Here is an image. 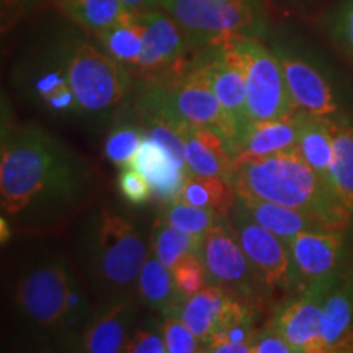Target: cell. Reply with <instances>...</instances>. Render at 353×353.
<instances>
[{"label":"cell","instance_id":"obj_36","mask_svg":"<svg viewBox=\"0 0 353 353\" xmlns=\"http://www.w3.org/2000/svg\"><path fill=\"white\" fill-rule=\"evenodd\" d=\"M125 353H167L162 321L148 319L138 322L128 339Z\"/></svg>","mask_w":353,"mask_h":353},{"label":"cell","instance_id":"obj_31","mask_svg":"<svg viewBox=\"0 0 353 353\" xmlns=\"http://www.w3.org/2000/svg\"><path fill=\"white\" fill-rule=\"evenodd\" d=\"M203 237L180 231L169 223L157 218L151 231V254L167 267L174 268L188 254L200 255Z\"/></svg>","mask_w":353,"mask_h":353},{"label":"cell","instance_id":"obj_5","mask_svg":"<svg viewBox=\"0 0 353 353\" xmlns=\"http://www.w3.org/2000/svg\"><path fill=\"white\" fill-rule=\"evenodd\" d=\"M56 48L81 107L83 130L107 132L132 105L134 77L100 44L81 34H68Z\"/></svg>","mask_w":353,"mask_h":353},{"label":"cell","instance_id":"obj_26","mask_svg":"<svg viewBox=\"0 0 353 353\" xmlns=\"http://www.w3.org/2000/svg\"><path fill=\"white\" fill-rule=\"evenodd\" d=\"M334 123L304 114L296 151L325 182L332 185L330 170L334 162ZM334 187V185H332Z\"/></svg>","mask_w":353,"mask_h":353},{"label":"cell","instance_id":"obj_19","mask_svg":"<svg viewBox=\"0 0 353 353\" xmlns=\"http://www.w3.org/2000/svg\"><path fill=\"white\" fill-rule=\"evenodd\" d=\"M303 118L304 113L294 112L275 120L252 123L237 148L234 164L237 167L273 154L294 151L301 132Z\"/></svg>","mask_w":353,"mask_h":353},{"label":"cell","instance_id":"obj_40","mask_svg":"<svg viewBox=\"0 0 353 353\" xmlns=\"http://www.w3.org/2000/svg\"><path fill=\"white\" fill-rule=\"evenodd\" d=\"M12 232H15L13 231L12 224L8 223L3 216H0V241H2V244H6V242L10 241Z\"/></svg>","mask_w":353,"mask_h":353},{"label":"cell","instance_id":"obj_33","mask_svg":"<svg viewBox=\"0 0 353 353\" xmlns=\"http://www.w3.org/2000/svg\"><path fill=\"white\" fill-rule=\"evenodd\" d=\"M324 28L330 43L353 63V0H341L325 15Z\"/></svg>","mask_w":353,"mask_h":353},{"label":"cell","instance_id":"obj_11","mask_svg":"<svg viewBox=\"0 0 353 353\" xmlns=\"http://www.w3.org/2000/svg\"><path fill=\"white\" fill-rule=\"evenodd\" d=\"M200 257L211 285L228 290L259 311L270 307L228 218H221L203 237Z\"/></svg>","mask_w":353,"mask_h":353},{"label":"cell","instance_id":"obj_39","mask_svg":"<svg viewBox=\"0 0 353 353\" xmlns=\"http://www.w3.org/2000/svg\"><path fill=\"white\" fill-rule=\"evenodd\" d=\"M128 10L131 12H144L151 8H161L162 0H120Z\"/></svg>","mask_w":353,"mask_h":353},{"label":"cell","instance_id":"obj_13","mask_svg":"<svg viewBox=\"0 0 353 353\" xmlns=\"http://www.w3.org/2000/svg\"><path fill=\"white\" fill-rule=\"evenodd\" d=\"M198 59L208 72L211 87L218 97L228 121V141L234 156L241 141L252 126L247 110V81L241 56L232 41L198 51Z\"/></svg>","mask_w":353,"mask_h":353},{"label":"cell","instance_id":"obj_25","mask_svg":"<svg viewBox=\"0 0 353 353\" xmlns=\"http://www.w3.org/2000/svg\"><path fill=\"white\" fill-rule=\"evenodd\" d=\"M95 38L117 63H120L132 77H136L144 48L143 23L138 12H131L118 23L95 33Z\"/></svg>","mask_w":353,"mask_h":353},{"label":"cell","instance_id":"obj_8","mask_svg":"<svg viewBox=\"0 0 353 353\" xmlns=\"http://www.w3.org/2000/svg\"><path fill=\"white\" fill-rule=\"evenodd\" d=\"M228 219L270 306H280L294 296V268L288 244L255 223L236 198Z\"/></svg>","mask_w":353,"mask_h":353},{"label":"cell","instance_id":"obj_28","mask_svg":"<svg viewBox=\"0 0 353 353\" xmlns=\"http://www.w3.org/2000/svg\"><path fill=\"white\" fill-rule=\"evenodd\" d=\"M52 2L70 21L94 34L118 23L131 13L120 0H52Z\"/></svg>","mask_w":353,"mask_h":353},{"label":"cell","instance_id":"obj_37","mask_svg":"<svg viewBox=\"0 0 353 353\" xmlns=\"http://www.w3.org/2000/svg\"><path fill=\"white\" fill-rule=\"evenodd\" d=\"M118 188H120L123 200L130 203V205L139 206L154 200L151 183H149L148 179L132 165L123 167L120 170Z\"/></svg>","mask_w":353,"mask_h":353},{"label":"cell","instance_id":"obj_6","mask_svg":"<svg viewBox=\"0 0 353 353\" xmlns=\"http://www.w3.org/2000/svg\"><path fill=\"white\" fill-rule=\"evenodd\" d=\"M272 50L298 112L334 125L353 123V83L325 57L293 39L278 38Z\"/></svg>","mask_w":353,"mask_h":353},{"label":"cell","instance_id":"obj_30","mask_svg":"<svg viewBox=\"0 0 353 353\" xmlns=\"http://www.w3.org/2000/svg\"><path fill=\"white\" fill-rule=\"evenodd\" d=\"M330 179L339 200L345 206L353 221V123L335 126Z\"/></svg>","mask_w":353,"mask_h":353},{"label":"cell","instance_id":"obj_7","mask_svg":"<svg viewBox=\"0 0 353 353\" xmlns=\"http://www.w3.org/2000/svg\"><path fill=\"white\" fill-rule=\"evenodd\" d=\"M161 8L179 21L195 51L265 32L259 0H162Z\"/></svg>","mask_w":353,"mask_h":353},{"label":"cell","instance_id":"obj_24","mask_svg":"<svg viewBox=\"0 0 353 353\" xmlns=\"http://www.w3.org/2000/svg\"><path fill=\"white\" fill-rule=\"evenodd\" d=\"M231 296L232 294L228 290L210 283L198 293L185 298L180 307L176 309L175 316L180 317L206 347L210 337L218 329L221 317H223Z\"/></svg>","mask_w":353,"mask_h":353},{"label":"cell","instance_id":"obj_4","mask_svg":"<svg viewBox=\"0 0 353 353\" xmlns=\"http://www.w3.org/2000/svg\"><path fill=\"white\" fill-rule=\"evenodd\" d=\"M237 195L290 206L324 221L329 228L348 231L352 216L325 182L296 151L280 152L236 167L232 180Z\"/></svg>","mask_w":353,"mask_h":353},{"label":"cell","instance_id":"obj_3","mask_svg":"<svg viewBox=\"0 0 353 353\" xmlns=\"http://www.w3.org/2000/svg\"><path fill=\"white\" fill-rule=\"evenodd\" d=\"M72 263L59 250L32 254L13 273L7 311L20 348L61 352V322Z\"/></svg>","mask_w":353,"mask_h":353},{"label":"cell","instance_id":"obj_16","mask_svg":"<svg viewBox=\"0 0 353 353\" xmlns=\"http://www.w3.org/2000/svg\"><path fill=\"white\" fill-rule=\"evenodd\" d=\"M138 299L100 301L79 343L77 352L120 353L138 324Z\"/></svg>","mask_w":353,"mask_h":353},{"label":"cell","instance_id":"obj_10","mask_svg":"<svg viewBox=\"0 0 353 353\" xmlns=\"http://www.w3.org/2000/svg\"><path fill=\"white\" fill-rule=\"evenodd\" d=\"M247 81V110L250 123L288 117L298 112L291 99L280 61L259 37L232 39Z\"/></svg>","mask_w":353,"mask_h":353},{"label":"cell","instance_id":"obj_34","mask_svg":"<svg viewBox=\"0 0 353 353\" xmlns=\"http://www.w3.org/2000/svg\"><path fill=\"white\" fill-rule=\"evenodd\" d=\"M172 275H174L176 290L180 291V294L183 298L192 296V294H195L205 288L206 285H210L206 267L198 254L185 255L172 268Z\"/></svg>","mask_w":353,"mask_h":353},{"label":"cell","instance_id":"obj_38","mask_svg":"<svg viewBox=\"0 0 353 353\" xmlns=\"http://www.w3.org/2000/svg\"><path fill=\"white\" fill-rule=\"evenodd\" d=\"M252 353H293L288 341L273 327L272 322L255 330Z\"/></svg>","mask_w":353,"mask_h":353},{"label":"cell","instance_id":"obj_9","mask_svg":"<svg viewBox=\"0 0 353 353\" xmlns=\"http://www.w3.org/2000/svg\"><path fill=\"white\" fill-rule=\"evenodd\" d=\"M20 99L50 120L83 128V118L76 94L56 44L39 56L30 57L13 72Z\"/></svg>","mask_w":353,"mask_h":353},{"label":"cell","instance_id":"obj_22","mask_svg":"<svg viewBox=\"0 0 353 353\" xmlns=\"http://www.w3.org/2000/svg\"><path fill=\"white\" fill-rule=\"evenodd\" d=\"M138 301L159 316H175L183 296L176 290L174 275L167 265L151 254L138 276Z\"/></svg>","mask_w":353,"mask_h":353},{"label":"cell","instance_id":"obj_15","mask_svg":"<svg viewBox=\"0 0 353 353\" xmlns=\"http://www.w3.org/2000/svg\"><path fill=\"white\" fill-rule=\"evenodd\" d=\"M334 283V281H332ZM332 283L312 285L275 309L272 324L296 353H325L321 332L322 301Z\"/></svg>","mask_w":353,"mask_h":353},{"label":"cell","instance_id":"obj_27","mask_svg":"<svg viewBox=\"0 0 353 353\" xmlns=\"http://www.w3.org/2000/svg\"><path fill=\"white\" fill-rule=\"evenodd\" d=\"M144 139V128L141 125L134 108L131 110L130 107L107 130L103 139L105 157L110 164L120 167V169L131 165Z\"/></svg>","mask_w":353,"mask_h":353},{"label":"cell","instance_id":"obj_23","mask_svg":"<svg viewBox=\"0 0 353 353\" xmlns=\"http://www.w3.org/2000/svg\"><path fill=\"white\" fill-rule=\"evenodd\" d=\"M90 291L85 276L79 270L77 265H72L69 272L68 290H65L63 322H61V352H77L83 330L95 309L92 304Z\"/></svg>","mask_w":353,"mask_h":353},{"label":"cell","instance_id":"obj_14","mask_svg":"<svg viewBox=\"0 0 353 353\" xmlns=\"http://www.w3.org/2000/svg\"><path fill=\"white\" fill-rule=\"evenodd\" d=\"M294 268V286L301 293L312 285L332 283L350 267L347 231H304L288 242Z\"/></svg>","mask_w":353,"mask_h":353},{"label":"cell","instance_id":"obj_2","mask_svg":"<svg viewBox=\"0 0 353 353\" xmlns=\"http://www.w3.org/2000/svg\"><path fill=\"white\" fill-rule=\"evenodd\" d=\"M151 242L134 219L112 208L87 214L77 241V267L97 301L138 299V276Z\"/></svg>","mask_w":353,"mask_h":353},{"label":"cell","instance_id":"obj_12","mask_svg":"<svg viewBox=\"0 0 353 353\" xmlns=\"http://www.w3.org/2000/svg\"><path fill=\"white\" fill-rule=\"evenodd\" d=\"M138 13L143 23L144 48L136 81H161L190 68L198 51L190 46L179 21L164 8Z\"/></svg>","mask_w":353,"mask_h":353},{"label":"cell","instance_id":"obj_35","mask_svg":"<svg viewBox=\"0 0 353 353\" xmlns=\"http://www.w3.org/2000/svg\"><path fill=\"white\" fill-rule=\"evenodd\" d=\"M162 332H164L167 353H198L206 352L205 343L196 337L195 332L176 316L162 317Z\"/></svg>","mask_w":353,"mask_h":353},{"label":"cell","instance_id":"obj_32","mask_svg":"<svg viewBox=\"0 0 353 353\" xmlns=\"http://www.w3.org/2000/svg\"><path fill=\"white\" fill-rule=\"evenodd\" d=\"M159 218L169 223L170 226L180 229V231L196 237H205L206 232L223 216L211 208H201V206H193L188 203L174 200L161 206Z\"/></svg>","mask_w":353,"mask_h":353},{"label":"cell","instance_id":"obj_21","mask_svg":"<svg viewBox=\"0 0 353 353\" xmlns=\"http://www.w3.org/2000/svg\"><path fill=\"white\" fill-rule=\"evenodd\" d=\"M236 201L239 203L245 213L252 218L260 226L275 234V236L283 239L286 244L304 231H317V229H332L329 228L324 221L316 216L303 213V211L290 208V206L278 205L260 198L237 195Z\"/></svg>","mask_w":353,"mask_h":353},{"label":"cell","instance_id":"obj_17","mask_svg":"<svg viewBox=\"0 0 353 353\" xmlns=\"http://www.w3.org/2000/svg\"><path fill=\"white\" fill-rule=\"evenodd\" d=\"M321 332L327 352H353V260L325 291Z\"/></svg>","mask_w":353,"mask_h":353},{"label":"cell","instance_id":"obj_1","mask_svg":"<svg viewBox=\"0 0 353 353\" xmlns=\"http://www.w3.org/2000/svg\"><path fill=\"white\" fill-rule=\"evenodd\" d=\"M90 162L44 128L2 120L0 216L23 234L68 226L95 198Z\"/></svg>","mask_w":353,"mask_h":353},{"label":"cell","instance_id":"obj_29","mask_svg":"<svg viewBox=\"0 0 353 353\" xmlns=\"http://www.w3.org/2000/svg\"><path fill=\"white\" fill-rule=\"evenodd\" d=\"M234 198H236V190L228 180L221 176L196 175L188 172L176 200L193 206H201V208H211L218 211L223 218H228Z\"/></svg>","mask_w":353,"mask_h":353},{"label":"cell","instance_id":"obj_18","mask_svg":"<svg viewBox=\"0 0 353 353\" xmlns=\"http://www.w3.org/2000/svg\"><path fill=\"white\" fill-rule=\"evenodd\" d=\"M183 143L190 174L221 176L232 183L236 156L223 132L214 128H187Z\"/></svg>","mask_w":353,"mask_h":353},{"label":"cell","instance_id":"obj_20","mask_svg":"<svg viewBox=\"0 0 353 353\" xmlns=\"http://www.w3.org/2000/svg\"><path fill=\"white\" fill-rule=\"evenodd\" d=\"M131 165L148 179L154 200L161 203V206L176 200L188 175L187 167L180 164L164 145L149 138L141 144Z\"/></svg>","mask_w":353,"mask_h":353}]
</instances>
